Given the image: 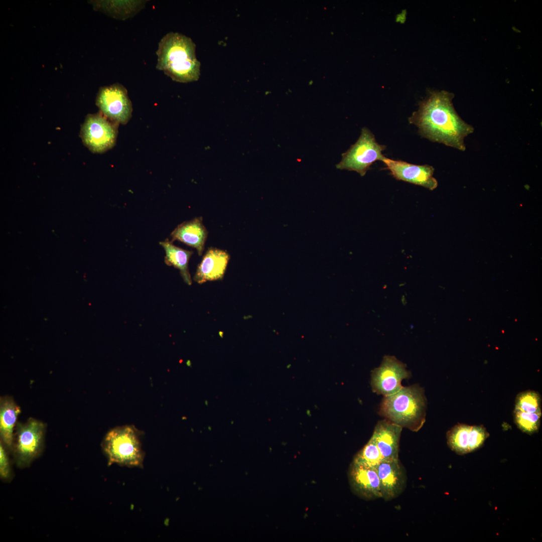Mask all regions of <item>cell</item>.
<instances>
[{
	"instance_id": "cell-1",
	"label": "cell",
	"mask_w": 542,
	"mask_h": 542,
	"mask_svg": "<svg viewBox=\"0 0 542 542\" xmlns=\"http://www.w3.org/2000/svg\"><path fill=\"white\" fill-rule=\"evenodd\" d=\"M454 97V94L445 90L430 92L409 121L418 127L422 137L464 151V139L474 128L456 112L452 103Z\"/></svg>"
},
{
	"instance_id": "cell-2",
	"label": "cell",
	"mask_w": 542,
	"mask_h": 542,
	"mask_svg": "<svg viewBox=\"0 0 542 542\" xmlns=\"http://www.w3.org/2000/svg\"><path fill=\"white\" fill-rule=\"evenodd\" d=\"M156 68L175 81L188 83L198 80L200 62L196 56V45L185 35L170 32L159 43Z\"/></svg>"
},
{
	"instance_id": "cell-3",
	"label": "cell",
	"mask_w": 542,
	"mask_h": 542,
	"mask_svg": "<svg viewBox=\"0 0 542 542\" xmlns=\"http://www.w3.org/2000/svg\"><path fill=\"white\" fill-rule=\"evenodd\" d=\"M379 414L402 428L417 432L425 422L426 398L417 385L402 387L396 392L384 396Z\"/></svg>"
},
{
	"instance_id": "cell-4",
	"label": "cell",
	"mask_w": 542,
	"mask_h": 542,
	"mask_svg": "<svg viewBox=\"0 0 542 542\" xmlns=\"http://www.w3.org/2000/svg\"><path fill=\"white\" fill-rule=\"evenodd\" d=\"M141 436L140 432L131 425L117 427L108 431L101 443L108 464L142 468L145 454Z\"/></svg>"
},
{
	"instance_id": "cell-5",
	"label": "cell",
	"mask_w": 542,
	"mask_h": 542,
	"mask_svg": "<svg viewBox=\"0 0 542 542\" xmlns=\"http://www.w3.org/2000/svg\"><path fill=\"white\" fill-rule=\"evenodd\" d=\"M386 148L378 144L374 134L367 128L363 127L356 142L342 154V160L336 168L355 171L364 176L374 162L384 158L382 152Z\"/></svg>"
},
{
	"instance_id": "cell-6",
	"label": "cell",
	"mask_w": 542,
	"mask_h": 542,
	"mask_svg": "<svg viewBox=\"0 0 542 542\" xmlns=\"http://www.w3.org/2000/svg\"><path fill=\"white\" fill-rule=\"evenodd\" d=\"M13 449L17 467L28 466L42 452L46 426L45 424L30 418L24 423H17Z\"/></svg>"
},
{
	"instance_id": "cell-7",
	"label": "cell",
	"mask_w": 542,
	"mask_h": 542,
	"mask_svg": "<svg viewBox=\"0 0 542 542\" xmlns=\"http://www.w3.org/2000/svg\"><path fill=\"white\" fill-rule=\"evenodd\" d=\"M117 135L114 122L100 114L87 115L81 129L84 144L93 153H103L112 148Z\"/></svg>"
},
{
	"instance_id": "cell-8",
	"label": "cell",
	"mask_w": 542,
	"mask_h": 542,
	"mask_svg": "<svg viewBox=\"0 0 542 542\" xmlns=\"http://www.w3.org/2000/svg\"><path fill=\"white\" fill-rule=\"evenodd\" d=\"M96 104L102 114L113 122L125 124L131 118V103L126 89L120 84L102 87L96 98Z\"/></svg>"
},
{
	"instance_id": "cell-9",
	"label": "cell",
	"mask_w": 542,
	"mask_h": 542,
	"mask_svg": "<svg viewBox=\"0 0 542 542\" xmlns=\"http://www.w3.org/2000/svg\"><path fill=\"white\" fill-rule=\"evenodd\" d=\"M410 375L405 365L394 356L386 355L380 366L371 373V385L374 392L385 396L392 394L402 386V379Z\"/></svg>"
},
{
	"instance_id": "cell-10",
	"label": "cell",
	"mask_w": 542,
	"mask_h": 542,
	"mask_svg": "<svg viewBox=\"0 0 542 542\" xmlns=\"http://www.w3.org/2000/svg\"><path fill=\"white\" fill-rule=\"evenodd\" d=\"M381 161L396 180L421 186L430 190H434L438 186V182L433 177L435 170L431 166L417 165L385 157Z\"/></svg>"
},
{
	"instance_id": "cell-11",
	"label": "cell",
	"mask_w": 542,
	"mask_h": 542,
	"mask_svg": "<svg viewBox=\"0 0 542 542\" xmlns=\"http://www.w3.org/2000/svg\"><path fill=\"white\" fill-rule=\"evenodd\" d=\"M348 473L350 485L356 495L365 499L381 498L380 481L376 468L352 462Z\"/></svg>"
},
{
	"instance_id": "cell-12",
	"label": "cell",
	"mask_w": 542,
	"mask_h": 542,
	"mask_svg": "<svg viewBox=\"0 0 542 542\" xmlns=\"http://www.w3.org/2000/svg\"><path fill=\"white\" fill-rule=\"evenodd\" d=\"M376 469L381 498L389 500L402 493L406 485V476L399 459L382 460Z\"/></svg>"
},
{
	"instance_id": "cell-13",
	"label": "cell",
	"mask_w": 542,
	"mask_h": 542,
	"mask_svg": "<svg viewBox=\"0 0 542 542\" xmlns=\"http://www.w3.org/2000/svg\"><path fill=\"white\" fill-rule=\"evenodd\" d=\"M230 259L225 250L210 247L198 264L193 280L199 284L207 281L222 280Z\"/></svg>"
},
{
	"instance_id": "cell-14",
	"label": "cell",
	"mask_w": 542,
	"mask_h": 542,
	"mask_svg": "<svg viewBox=\"0 0 542 542\" xmlns=\"http://www.w3.org/2000/svg\"><path fill=\"white\" fill-rule=\"evenodd\" d=\"M402 428L386 419L379 421L372 438L383 460H398L399 443Z\"/></svg>"
},
{
	"instance_id": "cell-15",
	"label": "cell",
	"mask_w": 542,
	"mask_h": 542,
	"mask_svg": "<svg viewBox=\"0 0 542 542\" xmlns=\"http://www.w3.org/2000/svg\"><path fill=\"white\" fill-rule=\"evenodd\" d=\"M202 220V217H197L179 224L171 233V241L178 240L192 247L201 256L208 236Z\"/></svg>"
},
{
	"instance_id": "cell-16",
	"label": "cell",
	"mask_w": 542,
	"mask_h": 542,
	"mask_svg": "<svg viewBox=\"0 0 542 542\" xmlns=\"http://www.w3.org/2000/svg\"><path fill=\"white\" fill-rule=\"evenodd\" d=\"M20 413V408L11 396L1 397L0 436L2 444L9 450L13 449L14 428Z\"/></svg>"
},
{
	"instance_id": "cell-17",
	"label": "cell",
	"mask_w": 542,
	"mask_h": 542,
	"mask_svg": "<svg viewBox=\"0 0 542 542\" xmlns=\"http://www.w3.org/2000/svg\"><path fill=\"white\" fill-rule=\"evenodd\" d=\"M159 243L165 251V263L167 265L173 266L178 268L180 270L183 281L188 285H191L192 280L189 271L188 264L193 251L184 249L175 245L168 238L160 242Z\"/></svg>"
},
{
	"instance_id": "cell-18",
	"label": "cell",
	"mask_w": 542,
	"mask_h": 542,
	"mask_svg": "<svg viewBox=\"0 0 542 542\" xmlns=\"http://www.w3.org/2000/svg\"><path fill=\"white\" fill-rule=\"evenodd\" d=\"M470 427L466 424H459L447 432L448 445L452 451L459 455L470 452Z\"/></svg>"
},
{
	"instance_id": "cell-19",
	"label": "cell",
	"mask_w": 542,
	"mask_h": 542,
	"mask_svg": "<svg viewBox=\"0 0 542 542\" xmlns=\"http://www.w3.org/2000/svg\"><path fill=\"white\" fill-rule=\"evenodd\" d=\"M146 1H119L107 2L108 11L119 19L124 20L133 16L144 7Z\"/></svg>"
},
{
	"instance_id": "cell-20",
	"label": "cell",
	"mask_w": 542,
	"mask_h": 542,
	"mask_svg": "<svg viewBox=\"0 0 542 542\" xmlns=\"http://www.w3.org/2000/svg\"><path fill=\"white\" fill-rule=\"evenodd\" d=\"M382 460L381 454L374 440L371 437L367 444L355 455L352 462L376 469Z\"/></svg>"
},
{
	"instance_id": "cell-21",
	"label": "cell",
	"mask_w": 542,
	"mask_h": 542,
	"mask_svg": "<svg viewBox=\"0 0 542 542\" xmlns=\"http://www.w3.org/2000/svg\"><path fill=\"white\" fill-rule=\"evenodd\" d=\"M541 399L535 391L528 390L519 393L516 398L515 410L531 413H541Z\"/></svg>"
},
{
	"instance_id": "cell-22",
	"label": "cell",
	"mask_w": 542,
	"mask_h": 542,
	"mask_svg": "<svg viewBox=\"0 0 542 542\" xmlns=\"http://www.w3.org/2000/svg\"><path fill=\"white\" fill-rule=\"evenodd\" d=\"M541 415L514 410V419L516 426L521 431L532 434L539 429Z\"/></svg>"
},
{
	"instance_id": "cell-23",
	"label": "cell",
	"mask_w": 542,
	"mask_h": 542,
	"mask_svg": "<svg viewBox=\"0 0 542 542\" xmlns=\"http://www.w3.org/2000/svg\"><path fill=\"white\" fill-rule=\"evenodd\" d=\"M470 433L471 437L470 452H473L481 447L489 436V433L482 426H471Z\"/></svg>"
},
{
	"instance_id": "cell-24",
	"label": "cell",
	"mask_w": 542,
	"mask_h": 542,
	"mask_svg": "<svg viewBox=\"0 0 542 542\" xmlns=\"http://www.w3.org/2000/svg\"><path fill=\"white\" fill-rule=\"evenodd\" d=\"M1 442L0 444V476L3 480H8L12 476L9 460L7 452Z\"/></svg>"
},
{
	"instance_id": "cell-25",
	"label": "cell",
	"mask_w": 542,
	"mask_h": 542,
	"mask_svg": "<svg viewBox=\"0 0 542 542\" xmlns=\"http://www.w3.org/2000/svg\"><path fill=\"white\" fill-rule=\"evenodd\" d=\"M245 474L246 475H247L248 474V473L247 472H246Z\"/></svg>"
},
{
	"instance_id": "cell-26",
	"label": "cell",
	"mask_w": 542,
	"mask_h": 542,
	"mask_svg": "<svg viewBox=\"0 0 542 542\" xmlns=\"http://www.w3.org/2000/svg\"><path fill=\"white\" fill-rule=\"evenodd\" d=\"M209 466H213V464H210Z\"/></svg>"
}]
</instances>
